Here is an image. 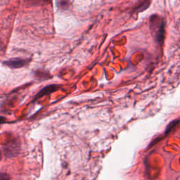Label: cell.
<instances>
[{
  "label": "cell",
  "instance_id": "obj_1",
  "mask_svg": "<svg viewBox=\"0 0 180 180\" xmlns=\"http://www.w3.org/2000/svg\"><path fill=\"white\" fill-rule=\"evenodd\" d=\"M165 21L161 17L154 15L150 18V28L155 40L161 44L165 37Z\"/></svg>",
  "mask_w": 180,
  "mask_h": 180
},
{
  "label": "cell",
  "instance_id": "obj_2",
  "mask_svg": "<svg viewBox=\"0 0 180 180\" xmlns=\"http://www.w3.org/2000/svg\"><path fill=\"white\" fill-rule=\"evenodd\" d=\"M30 61V59H24V58H11L3 62V64L11 68H20L25 66Z\"/></svg>",
  "mask_w": 180,
  "mask_h": 180
},
{
  "label": "cell",
  "instance_id": "obj_3",
  "mask_svg": "<svg viewBox=\"0 0 180 180\" xmlns=\"http://www.w3.org/2000/svg\"><path fill=\"white\" fill-rule=\"evenodd\" d=\"M61 87V85L59 84H51L48 85V86L44 87V88L41 90L40 92H39L38 93L36 94L35 96V100H37V99L41 98L45 95H48L52 92L57 91Z\"/></svg>",
  "mask_w": 180,
  "mask_h": 180
},
{
  "label": "cell",
  "instance_id": "obj_4",
  "mask_svg": "<svg viewBox=\"0 0 180 180\" xmlns=\"http://www.w3.org/2000/svg\"><path fill=\"white\" fill-rule=\"evenodd\" d=\"M179 123V120H174L172 122H170L167 126L165 128V135H167L168 134L171 132V131L173 130V129L176 127V126L178 125V123Z\"/></svg>",
  "mask_w": 180,
  "mask_h": 180
},
{
  "label": "cell",
  "instance_id": "obj_5",
  "mask_svg": "<svg viewBox=\"0 0 180 180\" xmlns=\"http://www.w3.org/2000/svg\"><path fill=\"white\" fill-rule=\"evenodd\" d=\"M5 121H6L5 118H4V117L0 116V124H2V123H5Z\"/></svg>",
  "mask_w": 180,
  "mask_h": 180
}]
</instances>
